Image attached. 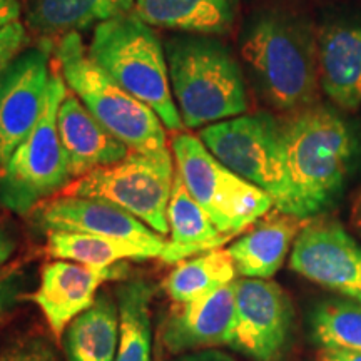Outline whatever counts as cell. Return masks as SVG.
Masks as SVG:
<instances>
[{
	"label": "cell",
	"instance_id": "83f0119b",
	"mask_svg": "<svg viewBox=\"0 0 361 361\" xmlns=\"http://www.w3.org/2000/svg\"><path fill=\"white\" fill-rule=\"evenodd\" d=\"M29 44V29L22 20L12 22L0 29V78L11 62Z\"/></svg>",
	"mask_w": 361,
	"mask_h": 361
},
{
	"label": "cell",
	"instance_id": "4fadbf2b",
	"mask_svg": "<svg viewBox=\"0 0 361 361\" xmlns=\"http://www.w3.org/2000/svg\"><path fill=\"white\" fill-rule=\"evenodd\" d=\"M32 223L40 231H66L96 234L134 243L147 247L159 258L166 239L146 223L123 207L102 200L75 196H57L45 201L32 211Z\"/></svg>",
	"mask_w": 361,
	"mask_h": 361
},
{
	"label": "cell",
	"instance_id": "7402d4cb",
	"mask_svg": "<svg viewBox=\"0 0 361 361\" xmlns=\"http://www.w3.org/2000/svg\"><path fill=\"white\" fill-rule=\"evenodd\" d=\"M67 361H116L119 345V308L109 295L72 319L64 331Z\"/></svg>",
	"mask_w": 361,
	"mask_h": 361
},
{
	"label": "cell",
	"instance_id": "52a82bcc",
	"mask_svg": "<svg viewBox=\"0 0 361 361\" xmlns=\"http://www.w3.org/2000/svg\"><path fill=\"white\" fill-rule=\"evenodd\" d=\"M66 94L64 78L52 72L39 123L0 168V206L4 209L30 214L71 184L69 162L57 129V111Z\"/></svg>",
	"mask_w": 361,
	"mask_h": 361
},
{
	"label": "cell",
	"instance_id": "f1b7e54d",
	"mask_svg": "<svg viewBox=\"0 0 361 361\" xmlns=\"http://www.w3.org/2000/svg\"><path fill=\"white\" fill-rule=\"evenodd\" d=\"M22 276L17 271L0 269V322L8 314L22 293Z\"/></svg>",
	"mask_w": 361,
	"mask_h": 361
},
{
	"label": "cell",
	"instance_id": "7c38bea8",
	"mask_svg": "<svg viewBox=\"0 0 361 361\" xmlns=\"http://www.w3.org/2000/svg\"><path fill=\"white\" fill-rule=\"evenodd\" d=\"M51 47H25L0 78V168L29 137L42 114L51 80Z\"/></svg>",
	"mask_w": 361,
	"mask_h": 361
},
{
	"label": "cell",
	"instance_id": "30bf717a",
	"mask_svg": "<svg viewBox=\"0 0 361 361\" xmlns=\"http://www.w3.org/2000/svg\"><path fill=\"white\" fill-rule=\"evenodd\" d=\"M236 319L228 345L255 361H276L286 348L293 306L286 291L268 279L234 281Z\"/></svg>",
	"mask_w": 361,
	"mask_h": 361
},
{
	"label": "cell",
	"instance_id": "8992f818",
	"mask_svg": "<svg viewBox=\"0 0 361 361\" xmlns=\"http://www.w3.org/2000/svg\"><path fill=\"white\" fill-rule=\"evenodd\" d=\"M200 139L226 168L269 194L276 211L296 218L278 119L268 112L241 114L206 126Z\"/></svg>",
	"mask_w": 361,
	"mask_h": 361
},
{
	"label": "cell",
	"instance_id": "8fae6325",
	"mask_svg": "<svg viewBox=\"0 0 361 361\" xmlns=\"http://www.w3.org/2000/svg\"><path fill=\"white\" fill-rule=\"evenodd\" d=\"M295 273L361 303V246L336 221H313L293 243Z\"/></svg>",
	"mask_w": 361,
	"mask_h": 361
},
{
	"label": "cell",
	"instance_id": "44dd1931",
	"mask_svg": "<svg viewBox=\"0 0 361 361\" xmlns=\"http://www.w3.org/2000/svg\"><path fill=\"white\" fill-rule=\"evenodd\" d=\"M168 221L171 241L166 243L159 256L168 264L183 263L192 255L218 250L231 239L216 228L200 202L188 191L178 171L169 197Z\"/></svg>",
	"mask_w": 361,
	"mask_h": 361
},
{
	"label": "cell",
	"instance_id": "603a6c76",
	"mask_svg": "<svg viewBox=\"0 0 361 361\" xmlns=\"http://www.w3.org/2000/svg\"><path fill=\"white\" fill-rule=\"evenodd\" d=\"M154 286L146 279H130L117 288L119 345L116 361H151V301Z\"/></svg>",
	"mask_w": 361,
	"mask_h": 361
},
{
	"label": "cell",
	"instance_id": "2e32d148",
	"mask_svg": "<svg viewBox=\"0 0 361 361\" xmlns=\"http://www.w3.org/2000/svg\"><path fill=\"white\" fill-rule=\"evenodd\" d=\"M57 129L72 179L123 161L130 149L90 114L75 94H66L57 111Z\"/></svg>",
	"mask_w": 361,
	"mask_h": 361
},
{
	"label": "cell",
	"instance_id": "ba28073f",
	"mask_svg": "<svg viewBox=\"0 0 361 361\" xmlns=\"http://www.w3.org/2000/svg\"><path fill=\"white\" fill-rule=\"evenodd\" d=\"M171 149L188 191L226 236L245 231L274 207L269 194L226 168L196 135L176 133Z\"/></svg>",
	"mask_w": 361,
	"mask_h": 361
},
{
	"label": "cell",
	"instance_id": "d6986e66",
	"mask_svg": "<svg viewBox=\"0 0 361 361\" xmlns=\"http://www.w3.org/2000/svg\"><path fill=\"white\" fill-rule=\"evenodd\" d=\"M238 8L239 0H135L133 12L156 29L214 37L231 32Z\"/></svg>",
	"mask_w": 361,
	"mask_h": 361
},
{
	"label": "cell",
	"instance_id": "ffe728a7",
	"mask_svg": "<svg viewBox=\"0 0 361 361\" xmlns=\"http://www.w3.org/2000/svg\"><path fill=\"white\" fill-rule=\"evenodd\" d=\"M27 29L40 37H62L96 29L102 22L133 12L135 0H19Z\"/></svg>",
	"mask_w": 361,
	"mask_h": 361
},
{
	"label": "cell",
	"instance_id": "e0dca14e",
	"mask_svg": "<svg viewBox=\"0 0 361 361\" xmlns=\"http://www.w3.org/2000/svg\"><path fill=\"white\" fill-rule=\"evenodd\" d=\"M318 72L324 94L346 111L361 107V25L331 24L318 37Z\"/></svg>",
	"mask_w": 361,
	"mask_h": 361
},
{
	"label": "cell",
	"instance_id": "d6a6232c",
	"mask_svg": "<svg viewBox=\"0 0 361 361\" xmlns=\"http://www.w3.org/2000/svg\"><path fill=\"white\" fill-rule=\"evenodd\" d=\"M319 361H361V351L345 350H322Z\"/></svg>",
	"mask_w": 361,
	"mask_h": 361
},
{
	"label": "cell",
	"instance_id": "9a60e30c",
	"mask_svg": "<svg viewBox=\"0 0 361 361\" xmlns=\"http://www.w3.org/2000/svg\"><path fill=\"white\" fill-rule=\"evenodd\" d=\"M234 319L236 291L233 281L200 300L176 306L162 324V345L174 355L228 345Z\"/></svg>",
	"mask_w": 361,
	"mask_h": 361
},
{
	"label": "cell",
	"instance_id": "7a4b0ae2",
	"mask_svg": "<svg viewBox=\"0 0 361 361\" xmlns=\"http://www.w3.org/2000/svg\"><path fill=\"white\" fill-rule=\"evenodd\" d=\"M281 128L296 218H311L343 191L356 152L355 135L336 112L319 106L296 111Z\"/></svg>",
	"mask_w": 361,
	"mask_h": 361
},
{
	"label": "cell",
	"instance_id": "f546056e",
	"mask_svg": "<svg viewBox=\"0 0 361 361\" xmlns=\"http://www.w3.org/2000/svg\"><path fill=\"white\" fill-rule=\"evenodd\" d=\"M17 250V241L6 224L0 223V269L12 258Z\"/></svg>",
	"mask_w": 361,
	"mask_h": 361
},
{
	"label": "cell",
	"instance_id": "836d02e7",
	"mask_svg": "<svg viewBox=\"0 0 361 361\" xmlns=\"http://www.w3.org/2000/svg\"><path fill=\"white\" fill-rule=\"evenodd\" d=\"M351 223H353L355 231L361 236V191L356 194L353 206H351Z\"/></svg>",
	"mask_w": 361,
	"mask_h": 361
},
{
	"label": "cell",
	"instance_id": "5bb4252c",
	"mask_svg": "<svg viewBox=\"0 0 361 361\" xmlns=\"http://www.w3.org/2000/svg\"><path fill=\"white\" fill-rule=\"evenodd\" d=\"M126 274L128 264L124 263L94 268L57 259L44 264L39 288L29 298L42 311L54 336L61 338L72 319L96 303L97 290L104 281L124 279Z\"/></svg>",
	"mask_w": 361,
	"mask_h": 361
},
{
	"label": "cell",
	"instance_id": "484cf974",
	"mask_svg": "<svg viewBox=\"0 0 361 361\" xmlns=\"http://www.w3.org/2000/svg\"><path fill=\"white\" fill-rule=\"evenodd\" d=\"M310 335L322 350L361 351V303L324 300L311 310Z\"/></svg>",
	"mask_w": 361,
	"mask_h": 361
},
{
	"label": "cell",
	"instance_id": "ac0fdd59",
	"mask_svg": "<svg viewBox=\"0 0 361 361\" xmlns=\"http://www.w3.org/2000/svg\"><path fill=\"white\" fill-rule=\"evenodd\" d=\"M300 224L301 219L279 211L256 221L245 236L228 247L238 273L245 278H273L295 243Z\"/></svg>",
	"mask_w": 361,
	"mask_h": 361
},
{
	"label": "cell",
	"instance_id": "9c48e42d",
	"mask_svg": "<svg viewBox=\"0 0 361 361\" xmlns=\"http://www.w3.org/2000/svg\"><path fill=\"white\" fill-rule=\"evenodd\" d=\"M174 156L129 151L123 161L72 180L62 196L92 197L123 207L156 233H169L168 206L174 183Z\"/></svg>",
	"mask_w": 361,
	"mask_h": 361
},
{
	"label": "cell",
	"instance_id": "3957f363",
	"mask_svg": "<svg viewBox=\"0 0 361 361\" xmlns=\"http://www.w3.org/2000/svg\"><path fill=\"white\" fill-rule=\"evenodd\" d=\"M169 80L184 128L197 129L245 114L241 66L213 35L174 32L164 42Z\"/></svg>",
	"mask_w": 361,
	"mask_h": 361
},
{
	"label": "cell",
	"instance_id": "5b68a950",
	"mask_svg": "<svg viewBox=\"0 0 361 361\" xmlns=\"http://www.w3.org/2000/svg\"><path fill=\"white\" fill-rule=\"evenodd\" d=\"M56 59L67 89L130 151L157 152L168 149V129L159 116L130 96L92 61L79 32L62 35Z\"/></svg>",
	"mask_w": 361,
	"mask_h": 361
},
{
	"label": "cell",
	"instance_id": "6da1fadb",
	"mask_svg": "<svg viewBox=\"0 0 361 361\" xmlns=\"http://www.w3.org/2000/svg\"><path fill=\"white\" fill-rule=\"evenodd\" d=\"M241 57L271 107L313 106L319 84L318 40L303 19L281 11L258 12L243 30Z\"/></svg>",
	"mask_w": 361,
	"mask_h": 361
},
{
	"label": "cell",
	"instance_id": "4316f807",
	"mask_svg": "<svg viewBox=\"0 0 361 361\" xmlns=\"http://www.w3.org/2000/svg\"><path fill=\"white\" fill-rule=\"evenodd\" d=\"M0 361H61L51 341L39 335L17 336L0 348Z\"/></svg>",
	"mask_w": 361,
	"mask_h": 361
},
{
	"label": "cell",
	"instance_id": "277c9868",
	"mask_svg": "<svg viewBox=\"0 0 361 361\" xmlns=\"http://www.w3.org/2000/svg\"><path fill=\"white\" fill-rule=\"evenodd\" d=\"M87 51L121 87L151 107L166 129H184L171 89L164 44L154 27L134 12L123 13L94 29Z\"/></svg>",
	"mask_w": 361,
	"mask_h": 361
},
{
	"label": "cell",
	"instance_id": "4dcf8cb0",
	"mask_svg": "<svg viewBox=\"0 0 361 361\" xmlns=\"http://www.w3.org/2000/svg\"><path fill=\"white\" fill-rule=\"evenodd\" d=\"M171 361H234V358L219 350H197L180 355L179 358Z\"/></svg>",
	"mask_w": 361,
	"mask_h": 361
},
{
	"label": "cell",
	"instance_id": "1f68e13d",
	"mask_svg": "<svg viewBox=\"0 0 361 361\" xmlns=\"http://www.w3.org/2000/svg\"><path fill=\"white\" fill-rule=\"evenodd\" d=\"M22 7L19 0H0V29L20 20Z\"/></svg>",
	"mask_w": 361,
	"mask_h": 361
},
{
	"label": "cell",
	"instance_id": "cb8c5ba5",
	"mask_svg": "<svg viewBox=\"0 0 361 361\" xmlns=\"http://www.w3.org/2000/svg\"><path fill=\"white\" fill-rule=\"evenodd\" d=\"M49 255L56 259L74 261V263L107 268L124 259H151L157 256L147 247L137 246L124 239H114L96 234L52 231L47 233Z\"/></svg>",
	"mask_w": 361,
	"mask_h": 361
},
{
	"label": "cell",
	"instance_id": "d4e9b609",
	"mask_svg": "<svg viewBox=\"0 0 361 361\" xmlns=\"http://www.w3.org/2000/svg\"><path fill=\"white\" fill-rule=\"evenodd\" d=\"M236 273L228 250L218 247L179 263L164 279V290L174 303H189L233 283Z\"/></svg>",
	"mask_w": 361,
	"mask_h": 361
}]
</instances>
